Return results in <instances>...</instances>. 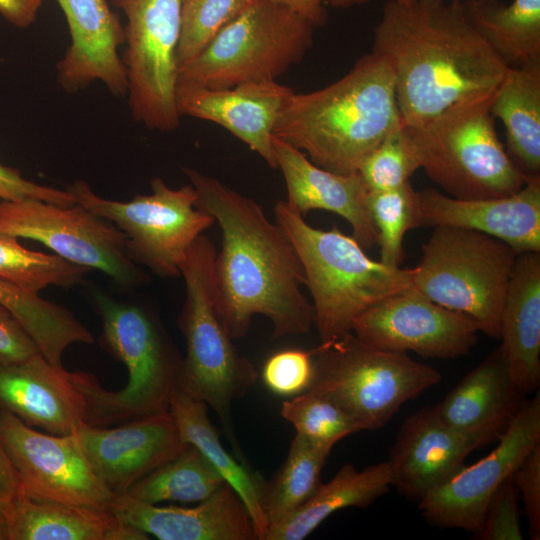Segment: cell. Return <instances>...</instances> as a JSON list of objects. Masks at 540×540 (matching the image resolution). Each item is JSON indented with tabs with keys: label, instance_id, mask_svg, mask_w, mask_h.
<instances>
[{
	"label": "cell",
	"instance_id": "8fae6325",
	"mask_svg": "<svg viewBox=\"0 0 540 540\" xmlns=\"http://www.w3.org/2000/svg\"><path fill=\"white\" fill-rule=\"evenodd\" d=\"M65 189L77 204L124 233L134 263L162 278L180 276L189 248L214 224L209 214L196 207V192L190 183L171 188L155 177L151 194L125 202L99 196L84 180H76Z\"/></svg>",
	"mask_w": 540,
	"mask_h": 540
},
{
	"label": "cell",
	"instance_id": "b9f144b4",
	"mask_svg": "<svg viewBox=\"0 0 540 540\" xmlns=\"http://www.w3.org/2000/svg\"><path fill=\"white\" fill-rule=\"evenodd\" d=\"M522 495L529 532L533 540L540 539V442L526 455L512 474Z\"/></svg>",
	"mask_w": 540,
	"mask_h": 540
},
{
	"label": "cell",
	"instance_id": "277c9868",
	"mask_svg": "<svg viewBox=\"0 0 540 540\" xmlns=\"http://www.w3.org/2000/svg\"><path fill=\"white\" fill-rule=\"evenodd\" d=\"M102 332L100 345L128 372L124 388L109 391L94 375L74 372L86 399L85 424H114L167 412L178 386L182 358L156 316L144 306L119 301L101 292L94 295Z\"/></svg>",
	"mask_w": 540,
	"mask_h": 540
},
{
	"label": "cell",
	"instance_id": "ee69618b",
	"mask_svg": "<svg viewBox=\"0 0 540 540\" xmlns=\"http://www.w3.org/2000/svg\"><path fill=\"white\" fill-rule=\"evenodd\" d=\"M40 354L35 342L0 303V363H12Z\"/></svg>",
	"mask_w": 540,
	"mask_h": 540
},
{
	"label": "cell",
	"instance_id": "2e32d148",
	"mask_svg": "<svg viewBox=\"0 0 540 540\" xmlns=\"http://www.w3.org/2000/svg\"><path fill=\"white\" fill-rule=\"evenodd\" d=\"M352 332L380 349L456 359L476 345L480 327L471 317L431 301L412 287L367 309L354 321Z\"/></svg>",
	"mask_w": 540,
	"mask_h": 540
},
{
	"label": "cell",
	"instance_id": "60d3db41",
	"mask_svg": "<svg viewBox=\"0 0 540 540\" xmlns=\"http://www.w3.org/2000/svg\"><path fill=\"white\" fill-rule=\"evenodd\" d=\"M519 492L512 475L506 478L491 497L485 511L480 540H522Z\"/></svg>",
	"mask_w": 540,
	"mask_h": 540
},
{
	"label": "cell",
	"instance_id": "d590c367",
	"mask_svg": "<svg viewBox=\"0 0 540 540\" xmlns=\"http://www.w3.org/2000/svg\"><path fill=\"white\" fill-rule=\"evenodd\" d=\"M280 414L296 435L331 448L344 437L363 431L336 403L312 389L283 401Z\"/></svg>",
	"mask_w": 540,
	"mask_h": 540
},
{
	"label": "cell",
	"instance_id": "bcb514c9",
	"mask_svg": "<svg viewBox=\"0 0 540 540\" xmlns=\"http://www.w3.org/2000/svg\"><path fill=\"white\" fill-rule=\"evenodd\" d=\"M21 493L19 476L0 438V506H6Z\"/></svg>",
	"mask_w": 540,
	"mask_h": 540
},
{
	"label": "cell",
	"instance_id": "1f68e13d",
	"mask_svg": "<svg viewBox=\"0 0 540 540\" xmlns=\"http://www.w3.org/2000/svg\"><path fill=\"white\" fill-rule=\"evenodd\" d=\"M0 303L29 334L40 354L53 366L72 344H93L90 331L66 308L0 280Z\"/></svg>",
	"mask_w": 540,
	"mask_h": 540
},
{
	"label": "cell",
	"instance_id": "6da1fadb",
	"mask_svg": "<svg viewBox=\"0 0 540 540\" xmlns=\"http://www.w3.org/2000/svg\"><path fill=\"white\" fill-rule=\"evenodd\" d=\"M183 172L196 192V207L209 214L221 233L215 279L221 319L233 339L263 315L272 336L307 334L314 326L305 277L291 242L252 198L193 168Z\"/></svg>",
	"mask_w": 540,
	"mask_h": 540
},
{
	"label": "cell",
	"instance_id": "4316f807",
	"mask_svg": "<svg viewBox=\"0 0 540 540\" xmlns=\"http://www.w3.org/2000/svg\"><path fill=\"white\" fill-rule=\"evenodd\" d=\"M9 540H147L106 509L38 501L19 494L3 507Z\"/></svg>",
	"mask_w": 540,
	"mask_h": 540
},
{
	"label": "cell",
	"instance_id": "9a60e30c",
	"mask_svg": "<svg viewBox=\"0 0 540 540\" xmlns=\"http://www.w3.org/2000/svg\"><path fill=\"white\" fill-rule=\"evenodd\" d=\"M496 447L419 500L423 517L439 528H457L476 535L488 503L526 455L540 442V394L525 400Z\"/></svg>",
	"mask_w": 540,
	"mask_h": 540
},
{
	"label": "cell",
	"instance_id": "52a82bcc",
	"mask_svg": "<svg viewBox=\"0 0 540 540\" xmlns=\"http://www.w3.org/2000/svg\"><path fill=\"white\" fill-rule=\"evenodd\" d=\"M491 99L455 105L422 126H404L420 168L451 197L508 196L528 181L497 135Z\"/></svg>",
	"mask_w": 540,
	"mask_h": 540
},
{
	"label": "cell",
	"instance_id": "30bf717a",
	"mask_svg": "<svg viewBox=\"0 0 540 540\" xmlns=\"http://www.w3.org/2000/svg\"><path fill=\"white\" fill-rule=\"evenodd\" d=\"M440 380L434 367L407 353L371 346L348 332L314 348L309 389L336 403L363 430H375Z\"/></svg>",
	"mask_w": 540,
	"mask_h": 540
},
{
	"label": "cell",
	"instance_id": "836d02e7",
	"mask_svg": "<svg viewBox=\"0 0 540 540\" xmlns=\"http://www.w3.org/2000/svg\"><path fill=\"white\" fill-rule=\"evenodd\" d=\"M224 483L206 458L187 444L174 458L133 484L126 494L151 504L164 501L198 503Z\"/></svg>",
	"mask_w": 540,
	"mask_h": 540
},
{
	"label": "cell",
	"instance_id": "d6986e66",
	"mask_svg": "<svg viewBox=\"0 0 540 540\" xmlns=\"http://www.w3.org/2000/svg\"><path fill=\"white\" fill-rule=\"evenodd\" d=\"M65 16L70 44L56 64L59 86L76 93L101 82L114 96H126L128 80L120 47L124 26L107 0H56Z\"/></svg>",
	"mask_w": 540,
	"mask_h": 540
},
{
	"label": "cell",
	"instance_id": "3957f363",
	"mask_svg": "<svg viewBox=\"0 0 540 540\" xmlns=\"http://www.w3.org/2000/svg\"><path fill=\"white\" fill-rule=\"evenodd\" d=\"M391 65L371 51L340 79L287 98L274 136L316 165L340 174L358 172L363 158L403 127Z\"/></svg>",
	"mask_w": 540,
	"mask_h": 540
},
{
	"label": "cell",
	"instance_id": "484cf974",
	"mask_svg": "<svg viewBox=\"0 0 540 540\" xmlns=\"http://www.w3.org/2000/svg\"><path fill=\"white\" fill-rule=\"evenodd\" d=\"M509 377L523 394L540 381V251L518 253L500 319Z\"/></svg>",
	"mask_w": 540,
	"mask_h": 540
},
{
	"label": "cell",
	"instance_id": "e0dca14e",
	"mask_svg": "<svg viewBox=\"0 0 540 540\" xmlns=\"http://www.w3.org/2000/svg\"><path fill=\"white\" fill-rule=\"evenodd\" d=\"M95 474L115 495L178 455L186 446L169 411L116 427L80 425L72 434Z\"/></svg>",
	"mask_w": 540,
	"mask_h": 540
},
{
	"label": "cell",
	"instance_id": "4fadbf2b",
	"mask_svg": "<svg viewBox=\"0 0 540 540\" xmlns=\"http://www.w3.org/2000/svg\"><path fill=\"white\" fill-rule=\"evenodd\" d=\"M0 234L41 242L64 259L101 271L123 287H136L145 280L128 255L124 233L77 203L60 206L38 199H0Z\"/></svg>",
	"mask_w": 540,
	"mask_h": 540
},
{
	"label": "cell",
	"instance_id": "7dc6e473",
	"mask_svg": "<svg viewBox=\"0 0 540 540\" xmlns=\"http://www.w3.org/2000/svg\"><path fill=\"white\" fill-rule=\"evenodd\" d=\"M290 8L315 28L320 27L327 21L326 4L330 0H274Z\"/></svg>",
	"mask_w": 540,
	"mask_h": 540
},
{
	"label": "cell",
	"instance_id": "c3c4849f",
	"mask_svg": "<svg viewBox=\"0 0 540 540\" xmlns=\"http://www.w3.org/2000/svg\"><path fill=\"white\" fill-rule=\"evenodd\" d=\"M368 1L369 0H330L328 4L333 8L346 9V8L362 5ZM395 1L404 5H408L412 3L414 0H395Z\"/></svg>",
	"mask_w": 540,
	"mask_h": 540
},
{
	"label": "cell",
	"instance_id": "4dcf8cb0",
	"mask_svg": "<svg viewBox=\"0 0 540 540\" xmlns=\"http://www.w3.org/2000/svg\"><path fill=\"white\" fill-rule=\"evenodd\" d=\"M463 12L508 68L540 63V0H463Z\"/></svg>",
	"mask_w": 540,
	"mask_h": 540
},
{
	"label": "cell",
	"instance_id": "f35d334b",
	"mask_svg": "<svg viewBox=\"0 0 540 540\" xmlns=\"http://www.w3.org/2000/svg\"><path fill=\"white\" fill-rule=\"evenodd\" d=\"M420 169L416 149L401 127L387 135L361 161L358 173L369 191L398 188Z\"/></svg>",
	"mask_w": 540,
	"mask_h": 540
},
{
	"label": "cell",
	"instance_id": "f1b7e54d",
	"mask_svg": "<svg viewBox=\"0 0 540 540\" xmlns=\"http://www.w3.org/2000/svg\"><path fill=\"white\" fill-rule=\"evenodd\" d=\"M392 486L388 461L362 470L347 463L288 519L268 530L265 540H303L333 513L349 508H365L387 494Z\"/></svg>",
	"mask_w": 540,
	"mask_h": 540
},
{
	"label": "cell",
	"instance_id": "f546056e",
	"mask_svg": "<svg viewBox=\"0 0 540 540\" xmlns=\"http://www.w3.org/2000/svg\"><path fill=\"white\" fill-rule=\"evenodd\" d=\"M490 112L503 123L507 153L528 180L540 178V63L508 68Z\"/></svg>",
	"mask_w": 540,
	"mask_h": 540
},
{
	"label": "cell",
	"instance_id": "f6af8a7d",
	"mask_svg": "<svg viewBox=\"0 0 540 540\" xmlns=\"http://www.w3.org/2000/svg\"><path fill=\"white\" fill-rule=\"evenodd\" d=\"M43 0H0V15L11 25L25 29L37 19Z\"/></svg>",
	"mask_w": 540,
	"mask_h": 540
},
{
	"label": "cell",
	"instance_id": "7402d4cb",
	"mask_svg": "<svg viewBox=\"0 0 540 540\" xmlns=\"http://www.w3.org/2000/svg\"><path fill=\"white\" fill-rule=\"evenodd\" d=\"M276 168L287 190V206L305 216L311 210L333 212L351 226L353 237L365 249L378 245V233L368 203V188L358 172L340 174L314 164L307 155L274 136Z\"/></svg>",
	"mask_w": 540,
	"mask_h": 540
},
{
	"label": "cell",
	"instance_id": "9c48e42d",
	"mask_svg": "<svg viewBox=\"0 0 540 540\" xmlns=\"http://www.w3.org/2000/svg\"><path fill=\"white\" fill-rule=\"evenodd\" d=\"M413 268V288L431 301L475 320L500 339L505 295L518 253L474 230L433 227Z\"/></svg>",
	"mask_w": 540,
	"mask_h": 540
},
{
	"label": "cell",
	"instance_id": "cb8c5ba5",
	"mask_svg": "<svg viewBox=\"0 0 540 540\" xmlns=\"http://www.w3.org/2000/svg\"><path fill=\"white\" fill-rule=\"evenodd\" d=\"M293 90L277 81L246 83L223 89L177 91L182 116L216 123L276 168L273 137L280 112Z\"/></svg>",
	"mask_w": 540,
	"mask_h": 540
},
{
	"label": "cell",
	"instance_id": "5bb4252c",
	"mask_svg": "<svg viewBox=\"0 0 540 540\" xmlns=\"http://www.w3.org/2000/svg\"><path fill=\"white\" fill-rule=\"evenodd\" d=\"M0 438L27 497L108 510L115 494L95 474L72 434L38 432L0 409Z\"/></svg>",
	"mask_w": 540,
	"mask_h": 540
},
{
	"label": "cell",
	"instance_id": "7c38bea8",
	"mask_svg": "<svg viewBox=\"0 0 540 540\" xmlns=\"http://www.w3.org/2000/svg\"><path fill=\"white\" fill-rule=\"evenodd\" d=\"M108 1L126 16L121 59L132 118L150 130L177 129L181 0Z\"/></svg>",
	"mask_w": 540,
	"mask_h": 540
},
{
	"label": "cell",
	"instance_id": "ab89813d",
	"mask_svg": "<svg viewBox=\"0 0 540 540\" xmlns=\"http://www.w3.org/2000/svg\"><path fill=\"white\" fill-rule=\"evenodd\" d=\"M314 375V349H284L270 355L262 368L266 387L280 396L308 390Z\"/></svg>",
	"mask_w": 540,
	"mask_h": 540
},
{
	"label": "cell",
	"instance_id": "d4e9b609",
	"mask_svg": "<svg viewBox=\"0 0 540 540\" xmlns=\"http://www.w3.org/2000/svg\"><path fill=\"white\" fill-rule=\"evenodd\" d=\"M524 401L499 345L433 409L447 425L483 447L502 436Z\"/></svg>",
	"mask_w": 540,
	"mask_h": 540
},
{
	"label": "cell",
	"instance_id": "7bdbcfd3",
	"mask_svg": "<svg viewBox=\"0 0 540 540\" xmlns=\"http://www.w3.org/2000/svg\"><path fill=\"white\" fill-rule=\"evenodd\" d=\"M0 199H38L60 206L76 204L73 195L66 189L41 185L22 176L19 170L0 163Z\"/></svg>",
	"mask_w": 540,
	"mask_h": 540
},
{
	"label": "cell",
	"instance_id": "8d00e7d4",
	"mask_svg": "<svg viewBox=\"0 0 540 540\" xmlns=\"http://www.w3.org/2000/svg\"><path fill=\"white\" fill-rule=\"evenodd\" d=\"M415 190L410 182L383 191H368L367 203L378 233L380 262L400 267L404 258L403 240L414 228Z\"/></svg>",
	"mask_w": 540,
	"mask_h": 540
},
{
	"label": "cell",
	"instance_id": "e575fe53",
	"mask_svg": "<svg viewBox=\"0 0 540 540\" xmlns=\"http://www.w3.org/2000/svg\"><path fill=\"white\" fill-rule=\"evenodd\" d=\"M90 269L57 254L24 248L18 238L0 234V280L22 290L38 293L49 287H73Z\"/></svg>",
	"mask_w": 540,
	"mask_h": 540
},
{
	"label": "cell",
	"instance_id": "74e56055",
	"mask_svg": "<svg viewBox=\"0 0 540 540\" xmlns=\"http://www.w3.org/2000/svg\"><path fill=\"white\" fill-rule=\"evenodd\" d=\"M253 0H181L179 71L236 19Z\"/></svg>",
	"mask_w": 540,
	"mask_h": 540
},
{
	"label": "cell",
	"instance_id": "8992f818",
	"mask_svg": "<svg viewBox=\"0 0 540 540\" xmlns=\"http://www.w3.org/2000/svg\"><path fill=\"white\" fill-rule=\"evenodd\" d=\"M217 249L204 234L189 248L180 275L185 299L178 318L186 342L178 388L211 407L228 431L231 408L254 385L258 373L242 356L218 308L215 279Z\"/></svg>",
	"mask_w": 540,
	"mask_h": 540
},
{
	"label": "cell",
	"instance_id": "44dd1931",
	"mask_svg": "<svg viewBox=\"0 0 540 540\" xmlns=\"http://www.w3.org/2000/svg\"><path fill=\"white\" fill-rule=\"evenodd\" d=\"M0 409L49 434L71 435L86 418V399L74 372L41 354L0 363Z\"/></svg>",
	"mask_w": 540,
	"mask_h": 540
},
{
	"label": "cell",
	"instance_id": "5b68a950",
	"mask_svg": "<svg viewBox=\"0 0 540 540\" xmlns=\"http://www.w3.org/2000/svg\"><path fill=\"white\" fill-rule=\"evenodd\" d=\"M274 218L301 262L321 342L352 332L367 309L413 287V268L372 260L353 236L336 226L315 228L283 200L276 202Z\"/></svg>",
	"mask_w": 540,
	"mask_h": 540
},
{
	"label": "cell",
	"instance_id": "681fc988",
	"mask_svg": "<svg viewBox=\"0 0 540 540\" xmlns=\"http://www.w3.org/2000/svg\"><path fill=\"white\" fill-rule=\"evenodd\" d=\"M0 540H9L7 519L2 506H0Z\"/></svg>",
	"mask_w": 540,
	"mask_h": 540
},
{
	"label": "cell",
	"instance_id": "ba28073f",
	"mask_svg": "<svg viewBox=\"0 0 540 540\" xmlns=\"http://www.w3.org/2000/svg\"><path fill=\"white\" fill-rule=\"evenodd\" d=\"M314 29L279 2L253 0L180 69L178 90L277 81L303 59L312 46Z\"/></svg>",
	"mask_w": 540,
	"mask_h": 540
},
{
	"label": "cell",
	"instance_id": "83f0119b",
	"mask_svg": "<svg viewBox=\"0 0 540 540\" xmlns=\"http://www.w3.org/2000/svg\"><path fill=\"white\" fill-rule=\"evenodd\" d=\"M207 407L177 387L168 411L182 440L194 446L241 498L251 516L257 540H265L268 527L261 507L265 481L223 447Z\"/></svg>",
	"mask_w": 540,
	"mask_h": 540
},
{
	"label": "cell",
	"instance_id": "7a4b0ae2",
	"mask_svg": "<svg viewBox=\"0 0 540 540\" xmlns=\"http://www.w3.org/2000/svg\"><path fill=\"white\" fill-rule=\"evenodd\" d=\"M372 51L391 65L400 116L410 127L493 96L508 70L469 23L461 0L387 1Z\"/></svg>",
	"mask_w": 540,
	"mask_h": 540
},
{
	"label": "cell",
	"instance_id": "ac0fdd59",
	"mask_svg": "<svg viewBox=\"0 0 540 540\" xmlns=\"http://www.w3.org/2000/svg\"><path fill=\"white\" fill-rule=\"evenodd\" d=\"M457 227L495 237L517 253L540 251V178L518 192L460 199L436 189L415 192L414 228Z\"/></svg>",
	"mask_w": 540,
	"mask_h": 540
},
{
	"label": "cell",
	"instance_id": "603a6c76",
	"mask_svg": "<svg viewBox=\"0 0 540 540\" xmlns=\"http://www.w3.org/2000/svg\"><path fill=\"white\" fill-rule=\"evenodd\" d=\"M478 445L442 421L432 407L402 424L388 460L392 486L418 501L451 478Z\"/></svg>",
	"mask_w": 540,
	"mask_h": 540
},
{
	"label": "cell",
	"instance_id": "d6a6232c",
	"mask_svg": "<svg viewBox=\"0 0 540 540\" xmlns=\"http://www.w3.org/2000/svg\"><path fill=\"white\" fill-rule=\"evenodd\" d=\"M331 450L295 435L285 462L264 484L261 507L268 530L288 519L314 494Z\"/></svg>",
	"mask_w": 540,
	"mask_h": 540
},
{
	"label": "cell",
	"instance_id": "ffe728a7",
	"mask_svg": "<svg viewBox=\"0 0 540 540\" xmlns=\"http://www.w3.org/2000/svg\"><path fill=\"white\" fill-rule=\"evenodd\" d=\"M108 510L160 540H257L247 508L227 483L193 507L159 506L121 494Z\"/></svg>",
	"mask_w": 540,
	"mask_h": 540
}]
</instances>
